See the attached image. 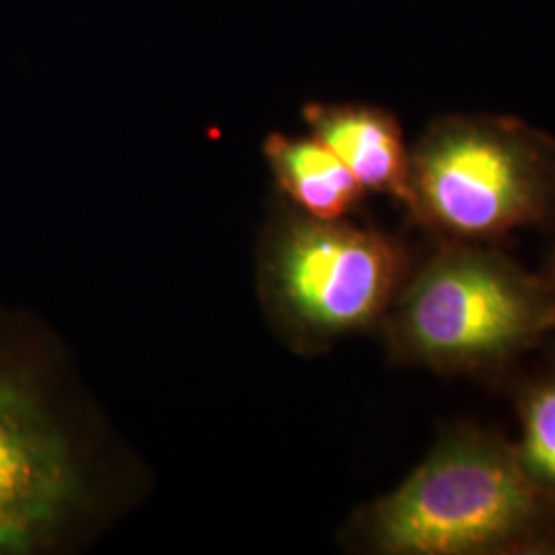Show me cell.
Segmentation results:
<instances>
[{
  "label": "cell",
  "instance_id": "8992f818",
  "mask_svg": "<svg viewBox=\"0 0 555 555\" xmlns=\"http://www.w3.org/2000/svg\"><path fill=\"white\" fill-rule=\"evenodd\" d=\"M302 116L313 137L336 153L364 192L405 204L412 151L391 112L357 103H309Z\"/></svg>",
  "mask_w": 555,
  "mask_h": 555
},
{
  "label": "cell",
  "instance_id": "277c9868",
  "mask_svg": "<svg viewBox=\"0 0 555 555\" xmlns=\"http://www.w3.org/2000/svg\"><path fill=\"white\" fill-rule=\"evenodd\" d=\"M268 288L295 336L325 344L385 318L405 280V247L346 220H282L266 263Z\"/></svg>",
  "mask_w": 555,
  "mask_h": 555
},
{
  "label": "cell",
  "instance_id": "52a82bcc",
  "mask_svg": "<svg viewBox=\"0 0 555 555\" xmlns=\"http://www.w3.org/2000/svg\"><path fill=\"white\" fill-rule=\"evenodd\" d=\"M263 153L282 192L307 217L341 220L364 194L350 169L315 137L270 134Z\"/></svg>",
  "mask_w": 555,
  "mask_h": 555
},
{
  "label": "cell",
  "instance_id": "6da1fadb",
  "mask_svg": "<svg viewBox=\"0 0 555 555\" xmlns=\"http://www.w3.org/2000/svg\"><path fill=\"white\" fill-rule=\"evenodd\" d=\"M358 535L387 555H555V490L515 444L456 428L396 492L364 508Z\"/></svg>",
  "mask_w": 555,
  "mask_h": 555
},
{
  "label": "cell",
  "instance_id": "5b68a950",
  "mask_svg": "<svg viewBox=\"0 0 555 555\" xmlns=\"http://www.w3.org/2000/svg\"><path fill=\"white\" fill-rule=\"evenodd\" d=\"M79 492V465L38 369L0 346V555L48 545Z\"/></svg>",
  "mask_w": 555,
  "mask_h": 555
},
{
  "label": "cell",
  "instance_id": "7a4b0ae2",
  "mask_svg": "<svg viewBox=\"0 0 555 555\" xmlns=\"http://www.w3.org/2000/svg\"><path fill=\"white\" fill-rule=\"evenodd\" d=\"M397 362L437 373L504 366L555 330L545 276L483 243L442 241L383 318Z\"/></svg>",
  "mask_w": 555,
  "mask_h": 555
},
{
  "label": "cell",
  "instance_id": "3957f363",
  "mask_svg": "<svg viewBox=\"0 0 555 555\" xmlns=\"http://www.w3.org/2000/svg\"><path fill=\"white\" fill-rule=\"evenodd\" d=\"M405 208L442 241L541 227L555 219V140L518 118H437L410 153Z\"/></svg>",
  "mask_w": 555,
  "mask_h": 555
},
{
  "label": "cell",
  "instance_id": "ba28073f",
  "mask_svg": "<svg viewBox=\"0 0 555 555\" xmlns=\"http://www.w3.org/2000/svg\"><path fill=\"white\" fill-rule=\"evenodd\" d=\"M522 437L516 444L527 472L555 490V375L539 378L518 397Z\"/></svg>",
  "mask_w": 555,
  "mask_h": 555
},
{
  "label": "cell",
  "instance_id": "9c48e42d",
  "mask_svg": "<svg viewBox=\"0 0 555 555\" xmlns=\"http://www.w3.org/2000/svg\"><path fill=\"white\" fill-rule=\"evenodd\" d=\"M543 276L550 280V284H552V288H554L555 293V249L554 254H552V258L547 261V270H545V274Z\"/></svg>",
  "mask_w": 555,
  "mask_h": 555
}]
</instances>
